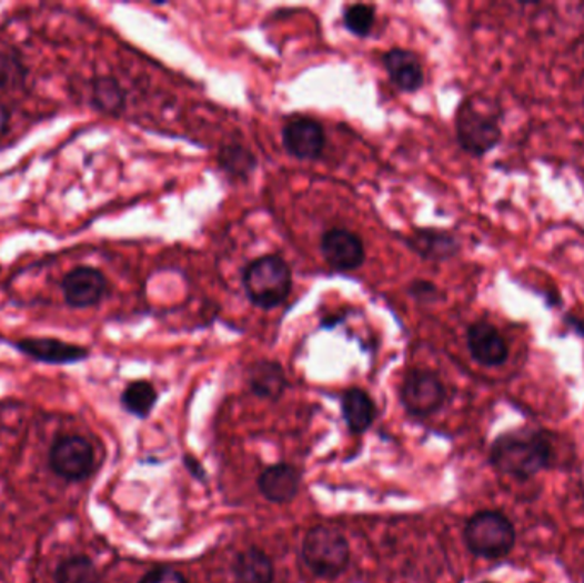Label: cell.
<instances>
[{
  "mask_svg": "<svg viewBox=\"0 0 584 583\" xmlns=\"http://www.w3.org/2000/svg\"><path fill=\"white\" fill-rule=\"evenodd\" d=\"M28 78L27 63L14 47L0 43V90H14Z\"/></svg>",
  "mask_w": 584,
  "mask_h": 583,
  "instance_id": "44dd1931",
  "label": "cell"
},
{
  "mask_svg": "<svg viewBox=\"0 0 584 583\" xmlns=\"http://www.w3.org/2000/svg\"><path fill=\"white\" fill-rule=\"evenodd\" d=\"M11 129V112L4 103H0V139L8 134Z\"/></svg>",
  "mask_w": 584,
  "mask_h": 583,
  "instance_id": "83f0119b",
  "label": "cell"
},
{
  "mask_svg": "<svg viewBox=\"0 0 584 583\" xmlns=\"http://www.w3.org/2000/svg\"><path fill=\"white\" fill-rule=\"evenodd\" d=\"M551 461L552 445L547 436L530 428L507 431L491 449L492 465L516 480H530L547 469Z\"/></svg>",
  "mask_w": 584,
  "mask_h": 583,
  "instance_id": "6da1fadb",
  "label": "cell"
},
{
  "mask_svg": "<svg viewBox=\"0 0 584 583\" xmlns=\"http://www.w3.org/2000/svg\"><path fill=\"white\" fill-rule=\"evenodd\" d=\"M571 328L574 329V331L580 332L581 335H584V320H577V319H571L570 320Z\"/></svg>",
  "mask_w": 584,
  "mask_h": 583,
  "instance_id": "f1b7e54d",
  "label": "cell"
},
{
  "mask_svg": "<svg viewBox=\"0 0 584 583\" xmlns=\"http://www.w3.org/2000/svg\"><path fill=\"white\" fill-rule=\"evenodd\" d=\"M342 414L352 433H364L376 418V408L363 389H351L342 395Z\"/></svg>",
  "mask_w": 584,
  "mask_h": 583,
  "instance_id": "e0dca14e",
  "label": "cell"
},
{
  "mask_svg": "<svg viewBox=\"0 0 584 583\" xmlns=\"http://www.w3.org/2000/svg\"><path fill=\"white\" fill-rule=\"evenodd\" d=\"M282 142L291 157L313 161L322 157L326 135L323 127L316 120L294 117L288 120L282 129Z\"/></svg>",
  "mask_w": 584,
  "mask_h": 583,
  "instance_id": "8fae6325",
  "label": "cell"
},
{
  "mask_svg": "<svg viewBox=\"0 0 584 583\" xmlns=\"http://www.w3.org/2000/svg\"><path fill=\"white\" fill-rule=\"evenodd\" d=\"M503 108L492 98L472 94L455 115L456 141L470 157L482 158L503 141Z\"/></svg>",
  "mask_w": 584,
  "mask_h": 583,
  "instance_id": "7a4b0ae2",
  "label": "cell"
},
{
  "mask_svg": "<svg viewBox=\"0 0 584 583\" xmlns=\"http://www.w3.org/2000/svg\"><path fill=\"white\" fill-rule=\"evenodd\" d=\"M465 543L472 553L487 560L504 557L516 543L510 519L501 512H479L465 527Z\"/></svg>",
  "mask_w": 584,
  "mask_h": 583,
  "instance_id": "5b68a950",
  "label": "cell"
},
{
  "mask_svg": "<svg viewBox=\"0 0 584 583\" xmlns=\"http://www.w3.org/2000/svg\"><path fill=\"white\" fill-rule=\"evenodd\" d=\"M183 462H185V468L189 469L190 474H192L193 478H197V480H204L205 478V471L204 468H202V464H200L197 459L190 458V455H187L185 459H183Z\"/></svg>",
  "mask_w": 584,
  "mask_h": 583,
  "instance_id": "4316f807",
  "label": "cell"
},
{
  "mask_svg": "<svg viewBox=\"0 0 584 583\" xmlns=\"http://www.w3.org/2000/svg\"><path fill=\"white\" fill-rule=\"evenodd\" d=\"M308 569L320 579H336L349 565V543L341 531L325 525L308 531L301 547Z\"/></svg>",
  "mask_w": 584,
  "mask_h": 583,
  "instance_id": "277c9868",
  "label": "cell"
},
{
  "mask_svg": "<svg viewBox=\"0 0 584 583\" xmlns=\"http://www.w3.org/2000/svg\"><path fill=\"white\" fill-rule=\"evenodd\" d=\"M409 293L415 300L421 301V303H431V301H436L441 296L436 284L430 283V281H421V279L411 284Z\"/></svg>",
  "mask_w": 584,
  "mask_h": 583,
  "instance_id": "484cf974",
  "label": "cell"
},
{
  "mask_svg": "<svg viewBox=\"0 0 584 583\" xmlns=\"http://www.w3.org/2000/svg\"><path fill=\"white\" fill-rule=\"evenodd\" d=\"M320 250L326 264L341 272L355 271L366 259L363 240L344 228L325 231Z\"/></svg>",
  "mask_w": 584,
  "mask_h": 583,
  "instance_id": "9c48e42d",
  "label": "cell"
},
{
  "mask_svg": "<svg viewBox=\"0 0 584 583\" xmlns=\"http://www.w3.org/2000/svg\"><path fill=\"white\" fill-rule=\"evenodd\" d=\"M50 468L66 481H82L94 471V450L78 435L60 436L50 449Z\"/></svg>",
  "mask_w": 584,
  "mask_h": 583,
  "instance_id": "8992f818",
  "label": "cell"
},
{
  "mask_svg": "<svg viewBox=\"0 0 584 583\" xmlns=\"http://www.w3.org/2000/svg\"><path fill=\"white\" fill-rule=\"evenodd\" d=\"M446 399L443 382L430 370H412L403 379L400 401L412 416H430L436 413Z\"/></svg>",
  "mask_w": 584,
  "mask_h": 583,
  "instance_id": "52a82bcc",
  "label": "cell"
},
{
  "mask_svg": "<svg viewBox=\"0 0 584 583\" xmlns=\"http://www.w3.org/2000/svg\"><path fill=\"white\" fill-rule=\"evenodd\" d=\"M139 583H189L185 576L178 570L170 569V566H158L145 573Z\"/></svg>",
  "mask_w": 584,
  "mask_h": 583,
  "instance_id": "d4e9b609",
  "label": "cell"
},
{
  "mask_svg": "<svg viewBox=\"0 0 584 583\" xmlns=\"http://www.w3.org/2000/svg\"><path fill=\"white\" fill-rule=\"evenodd\" d=\"M344 24L355 37H367L374 27L373 6H349V8L344 9Z\"/></svg>",
  "mask_w": 584,
  "mask_h": 583,
  "instance_id": "cb8c5ba5",
  "label": "cell"
},
{
  "mask_svg": "<svg viewBox=\"0 0 584 583\" xmlns=\"http://www.w3.org/2000/svg\"><path fill=\"white\" fill-rule=\"evenodd\" d=\"M91 103L100 112L115 115L125 107V91L117 79L97 78L91 82Z\"/></svg>",
  "mask_w": 584,
  "mask_h": 583,
  "instance_id": "d6986e66",
  "label": "cell"
},
{
  "mask_svg": "<svg viewBox=\"0 0 584 583\" xmlns=\"http://www.w3.org/2000/svg\"><path fill=\"white\" fill-rule=\"evenodd\" d=\"M301 474L289 464L272 465L259 478L260 493L272 503H289L300 493Z\"/></svg>",
  "mask_w": 584,
  "mask_h": 583,
  "instance_id": "9a60e30c",
  "label": "cell"
},
{
  "mask_svg": "<svg viewBox=\"0 0 584 583\" xmlns=\"http://www.w3.org/2000/svg\"><path fill=\"white\" fill-rule=\"evenodd\" d=\"M60 290L71 309H91L100 305L101 300L107 296L108 279L100 269L79 265L63 275Z\"/></svg>",
  "mask_w": 584,
  "mask_h": 583,
  "instance_id": "ba28073f",
  "label": "cell"
},
{
  "mask_svg": "<svg viewBox=\"0 0 584 583\" xmlns=\"http://www.w3.org/2000/svg\"><path fill=\"white\" fill-rule=\"evenodd\" d=\"M466 345L470 354L482 366H501L510 358V344L494 323L477 320L466 329Z\"/></svg>",
  "mask_w": 584,
  "mask_h": 583,
  "instance_id": "30bf717a",
  "label": "cell"
},
{
  "mask_svg": "<svg viewBox=\"0 0 584 583\" xmlns=\"http://www.w3.org/2000/svg\"><path fill=\"white\" fill-rule=\"evenodd\" d=\"M243 288L253 305L263 310L275 309L291 293V269L281 257H259L244 268Z\"/></svg>",
  "mask_w": 584,
  "mask_h": 583,
  "instance_id": "3957f363",
  "label": "cell"
},
{
  "mask_svg": "<svg viewBox=\"0 0 584 583\" xmlns=\"http://www.w3.org/2000/svg\"><path fill=\"white\" fill-rule=\"evenodd\" d=\"M383 66L389 72L390 81L403 93H415L424 86V69L414 52L392 49L383 56Z\"/></svg>",
  "mask_w": 584,
  "mask_h": 583,
  "instance_id": "4fadbf2b",
  "label": "cell"
},
{
  "mask_svg": "<svg viewBox=\"0 0 584 583\" xmlns=\"http://www.w3.org/2000/svg\"><path fill=\"white\" fill-rule=\"evenodd\" d=\"M405 242L425 261H450L460 252V242L455 234L433 228L415 230Z\"/></svg>",
  "mask_w": 584,
  "mask_h": 583,
  "instance_id": "5bb4252c",
  "label": "cell"
},
{
  "mask_svg": "<svg viewBox=\"0 0 584 583\" xmlns=\"http://www.w3.org/2000/svg\"><path fill=\"white\" fill-rule=\"evenodd\" d=\"M56 583H98L100 573L88 556H71L57 566Z\"/></svg>",
  "mask_w": 584,
  "mask_h": 583,
  "instance_id": "7402d4cb",
  "label": "cell"
},
{
  "mask_svg": "<svg viewBox=\"0 0 584 583\" xmlns=\"http://www.w3.org/2000/svg\"><path fill=\"white\" fill-rule=\"evenodd\" d=\"M249 383L253 394L278 401L284 394L288 380L281 364L275 361H256L250 369Z\"/></svg>",
  "mask_w": 584,
  "mask_h": 583,
  "instance_id": "2e32d148",
  "label": "cell"
},
{
  "mask_svg": "<svg viewBox=\"0 0 584 583\" xmlns=\"http://www.w3.org/2000/svg\"><path fill=\"white\" fill-rule=\"evenodd\" d=\"M120 401H122L127 413L145 420L151 414L152 409H154L155 401H158V392H155L152 383L145 382V380H138V382L129 383L125 386Z\"/></svg>",
  "mask_w": 584,
  "mask_h": 583,
  "instance_id": "ffe728a7",
  "label": "cell"
},
{
  "mask_svg": "<svg viewBox=\"0 0 584 583\" xmlns=\"http://www.w3.org/2000/svg\"><path fill=\"white\" fill-rule=\"evenodd\" d=\"M219 163L228 175L238 177V179H249L250 173L255 170L256 160L249 149L241 144L224 145L219 153Z\"/></svg>",
  "mask_w": 584,
  "mask_h": 583,
  "instance_id": "603a6c76",
  "label": "cell"
},
{
  "mask_svg": "<svg viewBox=\"0 0 584 583\" xmlns=\"http://www.w3.org/2000/svg\"><path fill=\"white\" fill-rule=\"evenodd\" d=\"M233 572L236 583H272L274 580L271 557L255 547L238 554Z\"/></svg>",
  "mask_w": 584,
  "mask_h": 583,
  "instance_id": "ac0fdd59",
  "label": "cell"
},
{
  "mask_svg": "<svg viewBox=\"0 0 584 583\" xmlns=\"http://www.w3.org/2000/svg\"><path fill=\"white\" fill-rule=\"evenodd\" d=\"M12 345L19 353L43 364H74L89 358L88 348L53 338L19 339Z\"/></svg>",
  "mask_w": 584,
  "mask_h": 583,
  "instance_id": "7c38bea8",
  "label": "cell"
}]
</instances>
